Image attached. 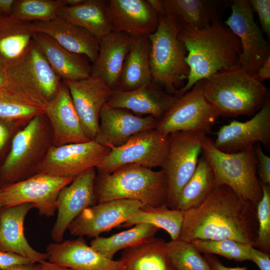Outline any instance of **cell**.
Masks as SVG:
<instances>
[{
  "label": "cell",
  "mask_w": 270,
  "mask_h": 270,
  "mask_svg": "<svg viewBox=\"0 0 270 270\" xmlns=\"http://www.w3.org/2000/svg\"><path fill=\"white\" fill-rule=\"evenodd\" d=\"M184 212L181 240H232L255 246L256 206L226 185L216 186L200 204Z\"/></svg>",
  "instance_id": "cell-1"
},
{
  "label": "cell",
  "mask_w": 270,
  "mask_h": 270,
  "mask_svg": "<svg viewBox=\"0 0 270 270\" xmlns=\"http://www.w3.org/2000/svg\"><path fill=\"white\" fill-rule=\"evenodd\" d=\"M178 38L184 44L189 74L184 86L178 92V97L198 82L223 70L239 66L242 53L237 36L220 21L200 30L180 31Z\"/></svg>",
  "instance_id": "cell-2"
},
{
  "label": "cell",
  "mask_w": 270,
  "mask_h": 270,
  "mask_svg": "<svg viewBox=\"0 0 270 270\" xmlns=\"http://www.w3.org/2000/svg\"><path fill=\"white\" fill-rule=\"evenodd\" d=\"M203 82L204 96L220 116H253L270 98L267 87L240 66L220 71Z\"/></svg>",
  "instance_id": "cell-3"
},
{
  "label": "cell",
  "mask_w": 270,
  "mask_h": 270,
  "mask_svg": "<svg viewBox=\"0 0 270 270\" xmlns=\"http://www.w3.org/2000/svg\"><path fill=\"white\" fill-rule=\"evenodd\" d=\"M94 191L97 202L128 199L138 200L144 206L156 207L166 204L168 185L163 169L155 171L132 164L110 174L98 171Z\"/></svg>",
  "instance_id": "cell-4"
},
{
  "label": "cell",
  "mask_w": 270,
  "mask_h": 270,
  "mask_svg": "<svg viewBox=\"0 0 270 270\" xmlns=\"http://www.w3.org/2000/svg\"><path fill=\"white\" fill-rule=\"evenodd\" d=\"M4 67L6 84L0 90L44 111L62 83L33 40L20 60Z\"/></svg>",
  "instance_id": "cell-5"
},
{
  "label": "cell",
  "mask_w": 270,
  "mask_h": 270,
  "mask_svg": "<svg viewBox=\"0 0 270 270\" xmlns=\"http://www.w3.org/2000/svg\"><path fill=\"white\" fill-rule=\"evenodd\" d=\"M52 146V132L44 113L31 120L14 136L0 164V186L24 180L37 173Z\"/></svg>",
  "instance_id": "cell-6"
},
{
  "label": "cell",
  "mask_w": 270,
  "mask_h": 270,
  "mask_svg": "<svg viewBox=\"0 0 270 270\" xmlns=\"http://www.w3.org/2000/svg\"><path fill=\"white\" fill-rule=\"evenodd\" d=\"M158 17L156 30L148 35L152 82L176 96L188 76V52L178 38L179 30L176 25L164 16Z\"/></svg>",
  "instance_id": "cell-7"
},
{
  "label": "cell",
  "mask_w": 270,
  "mask_h": 270,
  "mask_svg": "<svg viewBox=\"0 0 270 270\" xmlns=\"http://www.w3.org/2000/svg\"><path fill=\"white\" fill-rule=\"evenodd\" d=\"M202 152L212 170L216 186L226 185L257 206L262 190L257 176L254 146L227 153L218 149L213 140L206 136Z\"/></svg>",
  "instance_id": "cell-8"
},
{
  "label": "cell",
  "mask_w": 270,
  "mask_h": 270,
  "mask_svg": "<svg viewBox=\"0 0 270 270\" xmlns=\"http://www.w3.org/2000/svg\"><path fill=\"white\" fill-rule=\"evenodd\" d=\"M204 82H198L188 91L176 97L170 108L158 120L156 130L165 136L178 132L210 134L220 116L207 100Z\"/></svg>",
  "instance_id": "cell-9"
},
{
  "label": "cell",
  "mask_w": 270,
  "mask_h": 270,
  "mask_svg": "<svg viewBox=\"0 0 270 270\" xmlns=\"http://www.w3.org/2000/svg\"><path fill=\"white\" fill-rule=\"evenodd\" d=\"M169 136L156 129L138 134L118 146H110L109 152L96 168L110 174L128 164H136L148 168L164 166L168 154Z\"/></svg>",
  "instance_id": "cell-10"
},
{
  "label": "cell",
  "mask_w": 270,
  "mask_h": 270,
  "mask_svg": "<svg viewBox=\"0 0 270 270\" xmlns=\"http://www.w3.org/2000/svg\"><path fill=\"white\" fill-rule=\"evenodd\" d=\"M206 134L178 132L169 135L168 154L162 169L166 174L168 194L166 205L176 208L179 194L194 174Z\"/></svg>",
  "instance_id": "cell-11"
},
{
  "label": "cell",
  "mask_w": 270,
  "mask_h": 270,
  "mask_svg": "<svg viewBox=\"0 0 270 270\" xmlns=\"http://www.w3.org/2000/svg\"><path fill=\"white\" fill-rule=\"evenodd\" d=\"M74 178L36 173L22 180L0 186V203L2 208L30 203L40 215L50 217L56 210L60 191Z\"/></svg>",
  "instance_id": "cell-12"
},
{
  "label": "cell",
  "mask_w": 270,
  "mask_h": 270,
  "mask_svg": "<svg viewBox=\"0 0 270 270\" xmlns=\"http://www.w3.org/2000/svg\"><path fill=\"white\" fill-rule=\"evenodd\" d=\"M230 7L231 14L224 24L240 42L242 53L239 66L254 75L270 56V44L254 21L249 0H232Z\"/></svg>",
  "instance_id": "cell-13"
},
{
  "label": "cell",
  "mask_w": 270,
  "mask_h": 270,
  "mask_svg": "<svg viewBox=\"0 0 270 270\" xmlns=\"http://www.w3.org/2000/svg\"><path fill=\"white\" fill-rule=\"evenodd\" d=\"M110 149L94 140L80 143L52 146L37 173L74 178L82 172L96 168Z\"/></svg>",
  "instance_id": "cell-14"
},
{
  "label": "cell",
  "mask_w": 270,
  "mask_h": 270,
  "mask_svg": "<svg viewBox=\"0 0 270 270\" xmlns=\"http://www.w3.org/2000/svg\"><path fill=\"white\" fill-rule=\"evenodd\" d=\"M144 206L138 200L128 199L98 202L84 209L68 230L75 236L95 238L102 232L120 226Z\"/></svg>",
  "instance_id": "cell-15"
},
{
  "label": "cell",
  "mask_w": 270,
  "mask_h": 270,
  "mask_svg": "<svg viewBox=\"0 0 270 270\" xmlns=\"http://www.w3.org/2000/svg\"><path fill=\"white\" fill-rule=\"evenodd\" d=\"M214 146L227 153H235L262 143L270 146V99L252 118L246 122L236 120L222 126L217 132Z\"/></svg>",
  "instance_id": "cell-16"
},
{
  "label": "cell",
  "mask_w": 270,
  "mask_h": 270,
  "mask_svg": "<svg viewBox=\"0 0 270 270\" xmlns=\"http://www.w3.org/2000/svg\"><path fill=\"white\" fill-rule=\"evenodd\" d=\"M96 176L95 168H90L60 191L56 200L57 217L52 230L56 242H62L69 225L84 209L98 203L94 191Z\"/></svg>",
  "instance_id": "cell-17"
},
{
  "label": "cell",
  "mask_w": 270,
  "mask_h": 270,
  "mask_svg": "<svg viewBox=\"0 0 270 270\" xmlns=\"http://www.w3.org/2000/svg\"><path fill=\"white\" fill-rule=\"evenodd\" d=\"M158 120L152 116H140L106 104L101 110L98 130L94 140L106 147L118 146L138 134L156 129Z\"/></svg>",
  "instance_id": "cell-18"
},
{
  "label": "cell",
  "mask_w": 270,
  "mask_h": 270,
  "mask_svg": "<svg viewBox=\"0 0 270 270\" xmlns=\"http://www.w3.org/2000/svg\"><path fill=\"white\" fill-rule=\"evenodd\" d=\"M86 136L94 140L98 132L100 114L112 90L91 77L80 80H64Z\"/></svg>",
  "instance_id": "cell-19"
},
{
  "label": "cell",
  "mask_w": 270,
  "mask_h": 270,
  "mask_svg": "<svg viewBox=\"0 0 270 270\" xmlns=\"http://www.w3.org/2000/svg\"><path fill=\"white\" fill-rule=\"evenodd\" d=\"M44 113L52 132V146L88 142L90 140L83 130L74 106L69 90L62 83Z\"/></svg>",
  "instance_id": "cell-20"
},
{
  "label": "cell",
  "mask_w": 270,
  "mask_h": 270,
  "mask_svg": "<svg viewBox=\"0 0 270 270\" xmlns=\"http://www.w3.org/2000/svg\"><path fill=\"white\" fill-rule=\"evenodd\" d=\"M232 1L220 0H162V15L180 31L203 29L220 21Z\"/></svg>",
  "instance_id": "cell-21"
},
{
  "label": "cell",
  "mask_w": 270,
  "mask_h": 270,
  "mask_svg": "<svg viewBox=\"0 0 270 270\" xmlns=\"http://www.w3.org/2000/svg\"><path fill=\"white\" fill-rule=\"evenodd\" d=\"M106 4L113 32L148 36L158 26V16L148 0H108Z\"/></svg>",
  "instance_id": "cell-22"
},
{
  "label": "cell",
  "mask_w": 270,
  "mask_h": 270,
  "mask_svg": "<svg viewBox=\"0 0 270 270\" xmlns=\"http://www.w3.org/2000/svg\"><path fill=\"white\" fill-rule=\"evenodd\" d=\"M46 250L49 262L73 270H120L119 260L106 258L88 246L82 236L50 244Z\"/></svg>",
  "instance_id": "cell-23"
},
{
  "label": "cell",
  "mask_w": 270,
  "mask_h": 270,
  "mask_svg": "<svg viewBox=\"0 0 270 270\" xmlns=\"http://www.w3.org/2000/svg\"><path fill=\"white\" fill-rule=\"evenodd\" d=\"M176 96L152 82L132 90H112L106 104L110 107L160 119L172 105Z\"/></svg>",
  "instance_id": "cell-24"
},
{
  "label": "cell",
  "mask_w": 270,
  "mask_h": 270,
  "mask_svg": "<svg viewBox=\"0 0 270 270\" xmlns=\"http://www.w3.org/2000/svg\"><path fill=\"white\" fill-rule=\"evenodd\" d=\"M132 40V36L126 33L113 32L99 40L98 54L91 66L90 77L115 90Z\"/></svg>",
  "instance_id": "cell-25"
},
{
  "label": "cell",
  "mask_w": 270,
  "mask_h": 270,
  "mask_svg": "<svg viewBox=\"0 0 270 270\" xmlns=\"http://www.w3.org/2000/svg\"><path fill=\"white\" fill-rule=\"evenodd\" d=\"M34 208L30 203L2 208L0 210V250L18 254L28 258L32 264L48 260L46 253L34 250L24 234L26 215Z\"/></svg>",
  "instance_id": "cell-26"
},
{
  "label": "cell",
  "mask_w": 270,
  "mask_h": 270,
  "mask_svg": "<svg viewBox=\"0 0 270 270\" xmlns=\"http://www.w3.org/2000/svg\"><path fill=\"white\" fill-rule=\"evenodd\" d=\"M35 32L44 34L70 52L86 56L92 64L99 52V40L86 30L60 17L33 22Z\"/></svg>",
  "instance_id": "cell-27"
},
{
  "label": "cell",
  "mask_w": 270,
  "mask_h": 270,
  "mask_svg": "<svg viewBox=\"0 0 270 270\" xmlns=\"http://www.w3.org/2000/svg\"><path fill=\"white\" fill-rule=\"evenodd\" d=\"M32 40L62 81L80 80L90 77L91 66L79 54L70 52L42 32H35Z\"/></svg>",
  "instance_id": "cell-28"
},
{
  "label": "cell",
  "mask_w": 270,
  "mask_h": 270,
  "mask_svg": "<svg viewBox=\"0 0 270 270\" xmlns=\"http://www.w3.org/2000/svg\"><path fill=\"white\" fill-rule=\"evenodd\" d=\"M34 32L33 22L21 20L12 14H0V64L6 66L20 60Z\"/></svg>",
  "instance_id": "cell-29"
},
{
  "label": "cell",
  "mask_w": 270,
  "mask_h": 270,
  "mask_svg": "<svg viewBox=\"0 0 270 270\" xmlns=\"http://www.w3.org/2000/svg\"><path fill=\"white\" fill-rule=\"evenodd\" d=\"M148 36H132L120 78L115 90H132L152 82Z\"/></svg>",
  "instance_id": "cell-30"
},
{
  "label": "cell",
  "mask_w": 270,
  "mask_h": 270,
  "mask_svg": "<svg viewBox=\"0 0 270 270\" xmlns=\"http://www.w3.org/2000/svg\"><path fill=\"white\" fill-rule=\"evenodd\" d=\"M120 270H176L168 256L166 242L154 237L123 250Z\"/></svg>",
  "instance_id": "cell-31"
},
{
  "label": "cell",
  "mask_w": 270,
  "mask_h": 270,
  "mask_svg": "<svg viewBox=\"0 0 270 270\" xmlns=\"http://www.w3.org/2000/svg\"><path fill=\"white\" fill-rule=\"evenodd\" d=\"M57 16L84 28L98 39L112 32L105 0H84L76 6L60 8Z\"/></svg>",
  "instance_id": "cell-32"
},
{
  "label": "cell",
  "mask_w": 270,
  "mask_h": 270,
  "mask_svg": "<svg viewBox=\"0 0 270 270\" xmlns=\"http://www.w3.org/2000/svg\"><path fill=\"white\" fill-rule=\"evenodd\" d=\"M160 228L148 224H140L109 237L98 236L90 246L110 260L119 250L136 246L155 237Z\"/></svg>",
  "instance_id": "cell-33"
},
{
  "label": "cell",
  "mask_w": 270,
  "mask_h": 270,
  "mask_svg": "<svg viewBox=\"0 0 270 270\" xmlns=\"http://www.w3.org/2000/svg\"><path fill=\"white\" fill-rule=\"evenodd\" d=\"M215 186L212 170L202 155L199 158L194 174L179 194L176 208L185 211L196 206L208 196Z\"/></svg>",
  "instance_id": "cell-34"
},
{
  "label": "cell",
  "mask_w": 270,
  "mask_h": 270,
  "mask_svg": "<svg viewBox=\"0 0 270 270\" xmlns=\"http://www.w3.org/2000/svg\"><path fill=\"white\" fill-rule=\"evenodd\" d=\"M184 214V211L169 208L166 204L156 207L144 206L120 226L130 228L140 224H150L164 230L170 234L172 240H174L179 238Z\"/></svg>",
  "instance_id": "cell-35"
},
{
  "label": "cell",
  "mask_w": 270,
  "mask_h": 270,
  "mask_svg": "<svg viewBox=\"0 0 270 270\" xmlns=\"http://www.w3.org/2000/svg\"><path fill=\"white\" fill-rule=\"evenodd\" d=\"M66 0H15L12 14L28 22H48L56 18Z\"/></svg>",
  "instance_id": "cell-36"
},
{
  "label": "cell",
  "mask_w": 270,
  "mask_h": 270,
  "mask_svg": "<svg viewBox=\"0 0 270 270\" xmlns=\"http://www.w3.org/2000/svg\"><path fill=\"white\" fill-rule=\"evenodd\" d=\"M166 246L176 270H211L204 256L192 242L178 238L166 242Z\"/></svg>",
  "instance_id": "cell-37"
},
{
  "label": "cell",
  "mask_w": 270,
  "mask_h": 270,
  "mask_svg": "<svg viewBox=\"0 0 270 270\" xmlns=\"http://www.w3.org/2000/svg\"><path fill=\"white\" fill-rule=\"evenodd\" d=\"M190 242L204 254H218L235 261L250 260V251L252 246L248 244L232 240H194Z\"/></svg>",
  "instance_id": "cell-38"
},
{
  "label": "cell",
  "mask_w": 270,
  "mask_h": 270,
  "mask_svg": "<svg viewBox=\"0 0 270 270\" xmlns=\"http://www.w3.org/2000/svg\"><path fill=\"white\" fill-rule=\"evenodd\" d=\"M44 111L22 104L0 90V119L24 126Z\"/></svg>",
  "instance_id": "cell-39"
},
{
  "label": "cell",
  "mask_w": 270,
  "mask_h": 270,
  "mask_svg": "<svg viewBox=\"0 0 270 270\" xmlns=\"http://www.w3.org/2000/svg\"><path fill=\"white\" fill-rule=\"evenodd\" d=\"M262 196L256 206L258 222L257 238L254 248L270 253V186L260 184Z\"/></svg>",
  "instance_id": "cell-40"
},
{
  "label": "cell",
  "mask_w": 270,
  "mask_h": 270,
  "mask_svg": "<svg viewBox=\"0 0 270 270\" xmlns=\"http://www.w3.org/2000/svg\"><path fill=\"white\" fill-rule=\"evenodd\" d=\"M23 127L0 119V162L2 160V162L6 156L4 154L8 148H10L14 136Z\"/></svg>",
  "instance_id": "cell-41"
},
{
  "label": "cell",
  "mask_w": 270,
  "mask_h": 270,
  "mask_svg": "<svg viewBox=\"0 0 270 270\" xmlns=\"http://www.w3.org/2000/svg\"><path fill=\"white\" fill-rule=\"evenodd\" d=\"M254 150L259 182L270 186V157L264 153L260 144L254 146Z\"/></svg>",
  "instance_id": "cell-42"
},
{
  "label": "cell",
  "mask_w": 270,
  "mask_h": 270,
  "mask_svg": "<svg viewBox=\"0 0 270 270\" xmlns=\"http://www.w3.org/2000/svg\"><path fill=\"white\" fill-rule=\"evenodd\" d=\"M250 4L258 16L260 28L270 38V0H250Z\"/></svg>",
  "instance_id": "cell-43"
},
{
  "label": "cell",
  "mask_w": 270,
  "mask_h": 270,
  "mask_svg": "<svg viewBox=\"0 0 270 270\" xmlns=\"http://www.w3.org/2000/svg\"><path fill=\"white\" fill-rule=\"evenodd\" d=\"M30 264L32 263L30 260L18 254L0 250V270Z\"/></svg>",
  "instance_id": "cell-44"
},
{
  "label": "cell",
  "mask_w": 270,
  "mask_h": 270,
  "mask_svg": "<svg viewBox=\"0 0 270 270\" xmlns=\"http://www.w3.org/2000/svg\"><path fill=\"white\" fill-rule=\"evenodd\" d=\"M250 260L254 262L260 270H270V254L252 246L250 251Z\"/></svg>",
  "instance_id": "cell-45"
},
{
  "label": "cell",
  "mask_w": 270,
  "mask_h": 270,
  "mask_svg": "<svg viewBox=\"0 0 270 270\" xmlns=\"http://www.w3.org/2000/svg\"><path fill=\"white\" fill-rule=\"evenodd\" d=\"M204 256L211 270H248V268L246 266L234 268L226 266L214 254H204Z\"/></svg>",
  "instance_id": "cell-46"
},
{
  "label": "cell",
  "mask_w": 270,
  "mask_h": 270,
  "mask_svg": "<svg viewBox=\"0 0 270 270\" xmlns=\"http://www.w3.org/2000/svg\"><path fill=\"white\" fill-rule=\"evenodd\" d=\"M253 76L261 82L270 78V56L265 60L257 72Z\"/></svg>",
  "instance_id": "cell-47"
},
{
  "label": "cell",
  "mask_w": 270,
  "mask_h": 270,
  "mask_svg": "<svg viewBox=\"0 0 270 270\" xmlns=\"http://www.w3.org/2000/svg\"><path fill=\"white\" fill-rule=\"evenodd\" d=\"M38 270H73L72 268L60 266L49 261L42 260L39 262Z\"/></svg>",
  "instance_id": "cell-48"
},
{
  "label": "cell",
  "mask_w": 270,
  "mask_h": 270,
  "mask_svg": "<svg viewBox=\"0 0 270 270\" xmlns=\"http://www.w3.org/2000/svg\"><path fill=\"white\" fill-rule=\"evenodd\" d=\"M15 0H0V14H12L13 4Z\"/></svg>",
  "instance_id": "cell-49"
},
{
  "label": "cell",
  "mask_w": 270,
  "mask_h": 270,
  "mask_svg": "<svg viewBox=\"0 0 270 270\" xmlns=\"http://www.w3.org/2000/svg\"><path fill=\"white\" fill-rule=\"evenodd\" d=\"M39 267V263H35L20 265L4 270H38Z\"/></svg>",
  "instance_id": "cell-50"
},
{
  "label": "cell",
  "mask_w": 270,
  "mask_h": 270,
  "mask_svg": "<svg viewBox=\"0 0 270 270\" xmlns=\"http://www.w3.org/2000/svg\"><path fill=\"white\" fill-rule=\"evenodd\" d=\"M6 81L7 78L5 67L0 64V89L5 86Z\"/></svg>",
  "instance_id": "cell-51"
},
{
  "label": "cell",
  "mask_w": 270,
  "mask_h": 270,
  "mask_svg": "<svg viewBox=\"0 0 270 270\" xmlns=\"http://www.w3.org/2000/svg\"><path fill=\"white\" fill-rule=\"evenodd\" d=\"M84 0H66V6H76L84 2Z\"/></svg>",
  "instance_id": "cell-52"
},
{
  "label": "cell",
  "mask_w": 270,
  "mask_h": 270,
  "mask_svg": "<svg viewBox=\"0 0 270 270\" xmlns=\"http://www.w3.org/2000/svg\"><path fill=\"white\" fill-rule=\"evenodd\" d=\"M2 208V207L1 204H0V209Z\"/></svg>",
  "instance_id": "cell-53"
}]
</instances>
